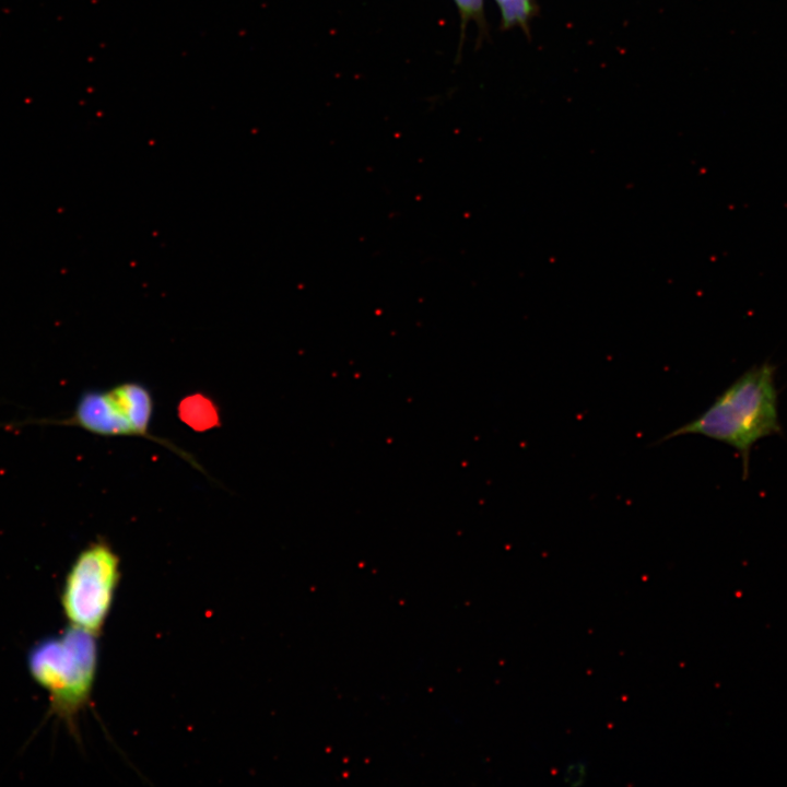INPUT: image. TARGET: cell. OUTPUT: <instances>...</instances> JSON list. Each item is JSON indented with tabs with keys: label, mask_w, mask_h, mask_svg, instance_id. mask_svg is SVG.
<instances>
[{
	"label": "cell",
	"mask_w": 787,
	"mask_h": 787,
	"mask_svg": "<svg viewBox=\"0 0 787 787\" xmlns=\"http://www.w3.org/2000/svg\"><path fill=\"white\" fill-rule=\"evenodd\" d=\"M153 409L154 401L148 387L126 381L105 390L84 392L72 415L59 423L101 436L145 437L167 446L150 434Z\"/></svg>",
	"instance_id": "cell-4"
},
{
	"label": "cell",
	"mask_w": 787,
	"mask_h": 787,
	"mask_svg": "<svg viewBox=\"0 0 787 787\" xmlns=\"http://www.w3.org/2000/svg\"><path fill=\"white\" fill-rule=\"evenodd\" d=\"M501 12L502 28L518 26L529 35V23L537 14L536 0H494Z\"/></svg>",
	"instance_id": "cell-6"
},
{
	"label": "cell",
	"mask_w": 787,
	"mask_h": 787,
	"mask_svg": "<svg viewBox=\"0 0 787 787\" xmlns=\"http://www.w3.org/2000/svg\"><path fill=\"white\" fill-rule=\"evenodd\" d=\"M96 636L70 625L37 642L27 655L31 676L49 694L50 710L71 729L91 700L98 662Z\"/></svg>",
	"instance_id": "cell-2"
},
{
	"label": "cell",
	"mask_w": 787,
	"mask_h": 787,
	"mask_svg": "<svg viewBox=\"0 0 787 787\" xmlns=\"http://www.w3.org/2000/svg\"><path fill=\"white\" fill-rule=\"evenodd\" d=\"M180 420L192 430L203 432L220 425L218 406L203 393L185 397L178 404Z\"/></svg>",
	"instance_id": "cell-5"
},
{
	"label": "cell",
	"mask_w": 787,
	"mask_h": 787,
	"mask_svg": "<svg viewBox=\"0 0 787 787\" xmlns=\"http://www.w3.org/2000/svg\"><path fill=\"white\" fill-rule=\"evenodd\" d=\"M587 765L583 761L569 763L563 773L564 782L569 786H580L587 778Z\"/></svg>",
	"instance_id": "cell-8"
},
{
	"label": "cell",
	"mask_w": 787,
	"mask_h": 787,
	"mask_svg": "<svg viewBox=\"0 0 787 787\" xmlns=\"http://www.w3.org/2000/svg\"><path fill=\"white\" fill-rule=\"evenodd\" d=\"M121 577L120 557L106 541L83 549L62 588L61 606L70 625L98 635L110 613Z\"/></svg>",
	"instance_id": "cell-3"
},
{
	"label": "cell",
	"mask_w": 787,
	"mask_h": 787,
	"mask_svg": "<svg viewBox=\"0 0 787 787\" xmlns=\"http://www.w3.org/2000/svg\"><path fill=\"white\" fill-rule=\"evenodd\" d=\"M775 374L776 367L768 361L750 367L702 414L661 441L696 434L721 442L740 455L745 477L753 446L782 431Z\"/></svg>",
	"instance_id": "cell-1"
},
{
	"label": "cell",
	"mask_w": 787,
	"mask_h": 787,
	"mask_svg": "<svg viewBox=\"0 0 787 787\" xmlns=\"http://www.w3.org/2000/svg\"><path fill=\"white\" fill-rule=\"evenodd\" d=\"M460 15V47L468 22L473 20L480 30V34L486 32V21L484 14V0H454Z\"/></svg>",
	"instance_id": "cell-7"
}]
</instances>
